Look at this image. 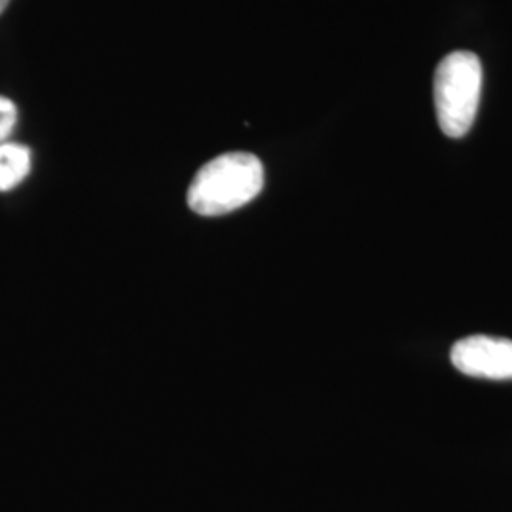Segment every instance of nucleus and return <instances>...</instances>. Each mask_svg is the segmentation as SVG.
<instances>
[{
    "label": "nucleus",
    "instance_id": "obj_1",
    "mask_svg": "<svg viewBox=\"0 0 512 512\" xmlns=\"http://www.w3.org/2000/svg\"><path fill=\"white\" fill-rule=\"evenodd\" d=\"M262 186V162L249 152H228L196 173L188 188V205L202 217H220L253 202Z\"/></svg>",
    "mask_w": 512,
    "mask_h": 512
},
{
    "label": "nucleus",
    "instance_id": "obj_2",
    "mask_svg": "<svg viewBox=\"0 0 512 512\" xmlns=\"http://www.w3.org/2000/svg\"><path fill=\"white\" fill-rule=\"evenodd\" d=\"M435 109L448 137H463L475 124L482 93V65L473 52H454L435 71Z\"/></svg>",
    "mask_w": 512,
    "mask_h": 512
},
{
    "label": "nucleus",
    "instance_id": "obj_3",
    "mask_svg": "<svg viewBox=\"0 0 512 512\" xmlns=\"http://www.w3.org/2000/svg\"><path fill=\"white\" fill-rule=\"evenodd\" d=\"M450 359L459 372L486 378L512 380V340L492 336H469L452 348Z\"/></svg>",
    "mask_w": 512,
    "mask_h": 512
},
{
    "label": "nucleus",
    "instance_id": "obj_4",
    "mask_svg": "<svg viewBox=\"0 0 512 512\" xmlns=\"http://www.w3.org/2000/svg\"><path fill=\"white\" fill-rule=\"evenodd\" d=\"M31 171L29 148L16 143H0V192L16 188Z\"/></svg>",
    "mask_w": 512,
    "mask_h": 512
},
{
    "label": "nucleus",
    "instance_id": "obj_5",
    "mask_svg": "<svg viewBox=\"0 0 512 512\" xmlns=\"http://www.w3.org/2000/svg\"><path fill=\"white\" fill-rule=\"evenodd\" d=\"M16 122H18L16 105L10 99L0 97V143L8 139V135L16 128Z\"/></svg>",
    "mask_w": 512,
    "mask_h": 512
},
{
    "label": "nucleus",
    "instance_id": "obj_6",
    "mask_svg": "<svg viewBox=\"0 0 512 512\" xmlns=\"http://www.w3.org/2000/svg\"><path fill=\"white\" fill-rule=\"evenodd\" d=\"M10 4V0H0V14L6 10V6Z\"/></svg>",
    "mask_w": 512,
    "mask_h": 512
}]
</instances>
